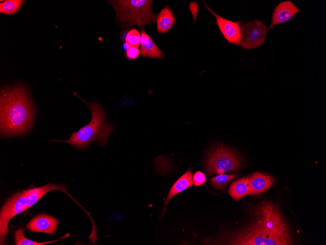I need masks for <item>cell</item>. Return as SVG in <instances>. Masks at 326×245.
Returning <instances> with one entry per match:
<instances>
[{"label":"cell","mask_w":326,"mask_h":245,"mask_svg":"<svg viewBox=\"0 0 326 245\" xmlns=\"http://www.w3.org/2000/svg\"><path fill=\"white\" fill-rule=\"evenodd\" d=\"M0 99L1 135L25 134L32 126L35 111L27 88L22 84L5 87Z\"/></svg>","instance_id":"cell-1"},{"label":"cell","mask_w":326,"mask_h":245,"mask_svg":"<svg viewBox=\"0 0 326 245\" xmlns=\"http://www.w3.org/2000/svg\"><path fill=\"white\" fill-rule=\"evenodd\" d=\"M82 99L91 111L90 122L77 132H72L68 140L54 141L67 143L78 150L86 149L94 140L103 146L113 131V125L105 121V111L98 102L88 103Z\"/></svg>","instance_id":"cell-2"},{"label":"cell","mask_w":326,"mask_h":245,"mask_svg":"<svg viewBox=\"0 0 326 245\" xmlns=\"http://www.w3.org/2000/svg\"><path fill=\"white\" fill-rule=\"evenodd\" d=\"M116 12V20L127 26L155 23L156 16L152 10V0H121L109 1Z\"/></svg>","instance_id":"cell-3"},{"label":"cell","mask_w":326,"mask_h":245,"mask_svg":"<svg viewBox=\"0 0 326 245\" xmlns=\"http://www.w3.org/2000/svg\"><path fill=\"white\" fill-rule=\"evenodd\" d=\"M256 220L253 224L272 234L289 237L288 227L279 208L268 201H263L254 209Z\"/></svg>","instance_id":"cell-4"},{"label":"cell","mask_w":326,"mask_h":245,"mask_svg":"<svg viewBox=\"0 0 326 245\" xmlns=\"http://www.w3.org/2000/svg\"><path fill=\"white\" fill-rule=\"evenodd\" d=\"M241 165L239 156L233 151L221 145L214 148L208 155L206 171L208 176L214 174L219 175L238 169Z\"/></svg>","instance_id":"cell-5"},{"label":"cell","mask_w":326,"mask_h":245,"mask_svg":"<svg viewBox=\"0 0 326 245\" xmlns=\"http://www.w3.org/2000/svg\"><path fill=\"white\" fill-rule=\"evenodd\" d=\"M231 245H291L290 237L281 236L264 231L254 225L234 236Z\"/></svg>","instance_id":"cell-6"},{"label":"cell","mask_w":326,"mask_h":245,"mask_svg":"<svg viewBox=\"0 0 326 245\" xmlns=\"http://www.w3.org/2000/svg\"><path fill=\"white\" fill-rule=\"evenodd\" d=\"M26 192L23 190L11 196L2 206L0 213V242L2 244L8 233L9 221L16 215L24 211L26 206Z\"/></svg>","instance_id":"cell-7"},{"label":"cell","mask_w":326,"mask_h":245,"mask_svg":"<svg viewBox=\"0 0 326 245\" xmlns=\"http://www.w3.org/2000/svg\"><path fill=\"white\" fill-rule=\"evenodd\" d=\"M268 31L266 25L257 20L242 24V47L245 49H251L262 45Z\"/></svg>","instance_id":"cell-8"},{"label":"cell","mask_w":326,"mask_h":245,"mask_svg":"<svg viewBox=\"0 0 326 245\" xmlns=\"http://www.w3.org/2000/svg\"><path fill=\"white\" fill-rule=\"evenodd\" d=\"M204 3L207 10L213 15L216 20L215 23L218 25L221 33L228 44H233L240 45L242 43L243 37L242 32V22L241 21H231L227 20L213 12Z\"/></svg>","instance_id":"cell-9"},{"label":"cell","mask_w":326,"mask_h":245,"mask_svg":"<svg viewBox=\"0 0 326 245\" xmlns=\"http://www.w3.org/2000/svg\"><path fill=\"white\" fill-rule=\"evenodd\" d=\"M59 223L57 219L45 214L34 217L26 225L31 232H42L55 234Z\"/></svg>","instance_id":"cell-10"},{"label":"cell","mask_w":326,"mask_h":245,"mask_svg":"<svg viewBox=\"0 0 326 245\" xmlns=\"http://www.w3.org/2000/svg\"><path fill=\"white\" fill-rule=\"evenodd\" d=\"M298 7L291 1H284L279 3L274 9L270 27L273 28L275 25L288 22L298 12Z\"/></svg>","instance_id":"cell-11"},{"label":"cell","mask_w":326,"mask_h":245,"mask_svg":"<svg viewBox=\"0 0 326 245\" xmlns=\"http://www.w3.org/2000/svg\"><path fill=\"white\" fill-rule=\"evenodd\" d=\"M67 188L61 185L48 183L44 186L25 190L26 192V206L25 210H27L34 205L41 197L50 191L58 190L61 191L74 199L67 193Z\"/></svg>","instance_id":"cell-12"},{"label":"cell","mask_w":326,"mask_h":245,"mask_svg":"<svg viewBox=\"0 0 326 245\" xmlns=\"http://www.w3.org/2000/svg\"><path fill=\"white\" fill-rule=\"evenodd\" d=\"M249 193L254 195L262 193L268 189L274 182L273 177L259 172L251 175L249 178Z\"/></svg>","instance_id":"cell-13"},{"label":"cell","mask_w":326,"mask_h":245,"mask_svg":"<svg viewBox=\"0 0 326 245\" xmlns=\"http://www.w3.org/2000/svg\"><path fill=\"white\" fill-rule=\"evenodd\" d=\"M141 41L140 54L143 57L161 59L163 57V52L158 47L153 39L147 34L144 28L141 27Z\"/></svg>","instance_id":"cell-14"},{"label":"cell","mask_w":326,"mask_h":245,"mask_svg":"<svg viewBox=\"0 0 326 245\" xmlns=\"http://www.w3.org/2000/svg\"><path fill=\"white\" fill-rule=\"evenodd\" d=\"M192 174L191 170L189 169L179 178L172 185L165 200L162 216L163 215L165 212L167 203L175 195L193 185Z\"/></svg>","instance_id":"cell-15"},{"label":"cell","mask_w":326,"mask_h":245,"mask_svg":"<svg viewBox=\"0 0 326 245\" xmlns=\"http://www.w3.org/2000/svg\"><path fill=\"white\" fill-rule=\"evenodd\" d=\"M157 30L159 33L168 31L175 22V18L172 11L167 6L163 8L156 17Z\"/></svg>","instance_id":"cell-16"},{"label":"cell","mask_w":326,"mask_h":245,"mask_svg":"<svg viewBox=\"0 0 326 245\" xmlns=\"http://www.w3.org/2000/svg\"><path fill=\"white\" fill-rule=\"evenodd\" d=\"M249 193V179L247 177H244L233 182L228 190L229 195L237 201Z\"/></svg>","instance_id":"cell-17"},{"label":"cell","mask_w":326,"mask_h":245,"mask_svg":"<svg viewBox=\"0 0 326 245\" xmlns=\"http://www.w3.org/2000/svg\"><path fill=\"white\" fill-rule=\"evenodd\" d=\"M24 228H20L18 229L14 233V238L15 241V245H43L53 242H56L58 240L66 238L69 236V234L67 233L63 237L55 240L47 241L45 242H37L33 241L31 240L27 239L24 236Z\"/></svg>","instance_id":"cell-18"},{"label":"cell","mask_w":326,"mask_h":245,"mask_svg":"<svg viewBox=\"0 0 326 245\" xmlns=\"http://www.w3.org/2000/svg\"><path fill=\"white\" fill-rule=\"evenodd\" d=\"M21 0H7L0 3V13L6 15H13L17 13L24 2Z\"/></svg>","instance_id":"cell-19"},{"label":"cell","mask_w":326,"mask_h":245,"mask_svg":"<svg viewBox=\"0 0 326 245\" xmlns=\"http://www.w3.org/2000/svg\"><path fill=\"white\" fill-rule=\"evenodd\" d=\"M238 176V175L237 174H219L217 176L212 178L210 180V183L214 188L217 189H222L225 187L231 180Z\"/></svg>","instance_id":"cell-20"},{"label":"cell","mask_w":326,"mask_h":245,"mask_svg":"<svg viewBox=\"0 0 326 245\" xmlns=\"http://www.w3.org/2000/svg\"><path fill=\"white\" fill-rule=\"evenodd\" d=\"M124 41L130 46L138 47L141 45V35L136 29L133 28L127 32Z\"/></svg>","instance_id":"cell-21"},{"label":"cell","mask_w":326,"mask_h":245,"mask_svg":"<svg viewBox=\"0 0 326 245\" xmlns=\"http://www.w3.org/2000/svg\"><path fill=\"white\" fill-rule=\"evenodd\" d=\"M140 53V51L138 47L130 46L126 51L125 55L127 59L133 60L138 58Z\"/></svg>","instance_id":"cell-22"},{"label":"cell","mask_w":326,"mask_h":245,"mask_svg":"<svg viewBox=\"0 0 326 245\" xmlns=\"http://www.w3.org/2000/svg\"><path fill=\"white\" fill-rule=\"evenodd\" d=\"M206 178L204 173L201 172H197L194 174L193 177V180L196 186H200L205 181Z\"/></svg>","instance_id":"cell-23"},{"label":"cell","mask_w":326,"mask_h":245,"mask_svg":"<svg viewBox=\"0 0 326 245\" xmlns=\"http://www.w3.org/2000/svg\"><path fill=\"white\" fill-rule=\"evenodd\" d=\"M189 8L192 15L194 22H195L199 11V5L196 2L192 1L190 2Z\"/></svg>","instance_id":"cell-24"},{"label":"cell","mask_w":326,"mask_h":245,"mask_svg":"<svg viewBox=\"0 0 326 245\" xmlns=\"http://www.w3.org/2000/svg\"><path fill=\"white\" fill-rule=\"evenodd\" d=\"M122 46H123V49H125L126 51L130 47V46L129 45V44H128L127 43L125 42L123 44Z\"/></svg>","instance_id":"cell-25"}]
</instances>
